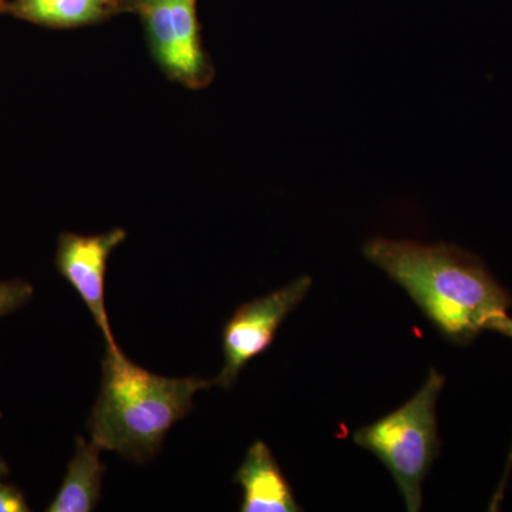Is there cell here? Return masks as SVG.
Returning a JSON list of instances; mask_svg holds the SVG:
<instances>
[{"label":"cell","mask_w":512,"mask_h":512,"mask_svg":"<svg viewBox=\"0 0 512 512\" xmlns=\"http://www.w3.org/2000/svg\"><path fill=\"white\" fill-rule=\"evenodd\" d=\"M234 480L244 490L242 512L302 511L293 497L291 485L264 441H255L249 447Z\"/></svg>","instance_id":"52a82bcc"},{"label":"cell","mask_w":512,"mask_h":512,"mask_svg":"<svg viewBox=\"0 0 512 512\" xmlns=\"http://www.w3.org/2000/svg\"><path fill=\"white\" fill-rule=\"evenodd\" d=\"M487 330H494V332L512 339V319L508 318L507 315L498 316V318H494L488 323Z\"/></svg>","instance_id":"7c38bea8"},{"label":"cell","mask_w":512,"mask_h":512,"mask_svg":"<svg viewBox=\"0 0 512 512\" xmlns=\"http://www.w3.org/2000/svg\"><path fill=\"white\" fill-rule=\"evenodd\" d=\"M143 23L148 52L161 72L191 90L214 80L215 67L202 45L197 0H127Z\"/></svg>","instance_id":"277c9868"},{"label":"cell","mask_w":512,"mask_h":512,"mask_svg":"<svg viewBox=\"0 0 512 512\" xmlns=\"http://www.w3.org/2000/svg\"><path fill=\"white\" fill-rule=\"evenodd\" d=\"M444 383L446 377L431 369L409 402L353 433L355 444L375 454L392 473L410 512L421 510L424 478L440 454L436 403Z\"/></svg>","instance_id":"3957f363"},{"label":"cell","mask_w":512,"mask_h":512,"mask_svg":"<svg viewBox=\"0 0 512 512\" xmlns=\"http://www.w3.org/2000/svg\"><path fill=\"white\" fill-rule=\"evenodd\" d=\"M126 238V229L114 228L99 235L63 232L57 242V271L79 293L109 348H114L117 343L107 316L104 296L107 262L114 249L123 244Z\"/></svg>","instance_id":"8992f818"},{"label":"cell","mask_w":512,"mask_h":512,"mask_svg":"<svg viewBox=\"0 0 512 512\" xmlns=\"http://www.w3.org/2000/svg\"><path fill=\"white\" fill-rule=\"evenodd\" d=\"M25 497L16 488L0 484V512H28Z\"/></svg>","instance_id":"8fae6325"},{"label":"cell","mask_w":512,"mask_h":512,"mask_svg":"<svg viewBox=\"0 0 512 512\" xmlns=\"http://www.w3.org/2000/svg\"><path fill=\"white\" fill-rule=\"evenodd\" d=\"M311 276H302L291 284L245 303L232 315L224 328L222 348L224 366L214 384L231 389L249 360L264 353L274 342L276 330L295 311L311 291Z\"/></svg>","instance_id":"5b68a950"},{"label":"cell","mask_w":512,"mask_h":512,"mask_svg":"<svg viewBox=\"0 0 512 512\" xmlns=\"http://www.w3.org/2000/svg\"><path fill=\"white\" fill-rule=\"evenodd\" d=\"M3 0H0V6H2Z\"/></svg>","instance_id":"9a60e30c"},{"label":"cell","mask_w":512,"mask_h":512,"mask_svg":"<svg viewBox=\"0 0 512 512\" xmlns=\"http://www.w3.org/2000/svg\"><path fill=\"white\" fill-rule=\"evenodd\" d=\"M107 2H109L111 6H114V8H116V6L120 5L121 2H127V0H107Z\"/></svg>","instance_id":"5bb4252c"},{"label":"cell","mask_w":512,"mask_h":512,"mask_svg":"<svg viewBox=\"0 0 512 512\" xmlns=\"http://www.w3.org/2000/svg\"><path fill=\"white\" fill-rule=\"evenodd\" d=\"M33 296V286L25 281L0 282V318L22 308Z\"/></svg>","instance_id":"30bf717a"},{"label":"cell","mask_w":512,"mask_h":512,"mask_svg":"<svg viewBox=\"0 0 512 512\" xmlns=\"http://www.w3.org/2000/svg\"><path fill=\"white\" fill-rule=\"evenodd\" d=\"M0 12L50 29H74L103 22L116 12L107 0H3Z\"/></svg>","instance_id":"9c48e42d"},{"label":"cell","mask_w":512,"mask_h":512,"mask_svg":"<svg viewBox=\"0 0 512 512\" xmlns=\"http://www.w3.org/2000/svg\"><path fill=\"white\" fill-rule=\"evenodd\" d=\"M8 471V467H6V464L3 463L2 458H0V478L6 476V474H8Z\"/></svg>","instance_id":"4fadbf2b"},{"label":"cell","mask_w":512,"mask_h":512,"mask_svg":"<svg viewBox=\"0 0 512 512\" xmlns=\"http://www.w3.org/2000/svg\"><path fill=\"white\" fill-rule=\"evenodd\" d=\"M103 448L93 440L76 439V453L64 476L62 487L49 512H90L99 504L106 466L101 463Z\"/></svg>","instance_id":"ba28073f"},{"label":"cell","mask_w":512,"mask_h":512,"mask_svg":"<svg viewBox=\"0 0 512 512\" xmlns=\"http://www.w3.org/2000/svg\"><path fill=\"white\" fill-rule=\"evenodd\" d=\"M363 254L402 286L454 345H470L491 320L512 308V296L483 261L456 245L373 238Z\"/></svg>","instance_id":"6da1fadb"},{"label":"cell","mask_w":512,"mask_h":512,"mask_svg":"<svg viewBox=\"0 0 512 512\" xmlns=\"http://www.w3.org/2000/svg\"><path fill=\"white\" fill-rule=\"evenodd\" d=\"M212 383L154 375L130 362L119 346H107L100 393L89 419L90 437L103 450L144 463L156 456L171 427L190 412L195 393Z\"/></svg>","instance_id":"7a4b0ae2"}]
</instances>
